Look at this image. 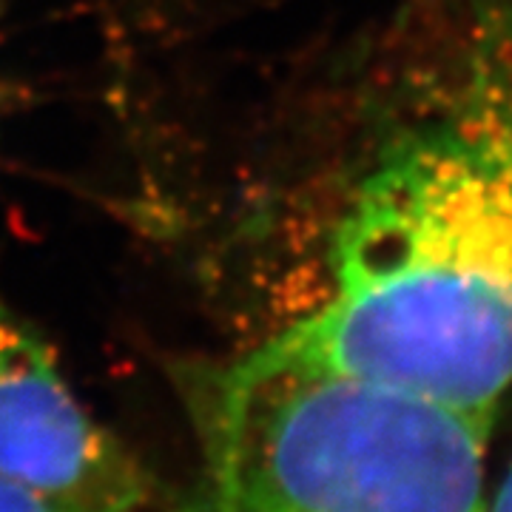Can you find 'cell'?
<instances>
[{"instance_id":"obj_2","label":"cell","mask_w":512,"mask_h":512,"mask_svg":"<svg viewBox=\"0 0 512 512\" xmlns=\"http://www.w3.org/2000/svg\"><path fill=\"white\" fill-rule=\"evenodd\" d=\"M194 512H484L493 421L259 348L191 365Z\"/></svg>"},{"instance_id":"obj_4","label":"cell","mask_w":512,"mask_h":512,"mask_svg":"<svg viewBox=\"0 0 512 512\" xmlns=\"http://www.w3.org/2000/svg\"><path fill=\"white\" fill-rule=\"evenodd\" d=\"M0 512H86L29 484L0 478Z\"/></svg>"},{"instance_id":"obj_5","label":"cell","mask_w":512,"mask_h":512,"mask_svg":"<svg viewBox=\"0 0 512 512\" xmlns=\"http://www.w3.org/2000/svg\"><path fill=\"white\" fill-rule=\"evenodd\" d=\"M484 512H512V464H510V470L504 473V478H501V484H498V490H495L493 501L484 507Z\"/></svg>"},{"instance_id":"obj_1","label":"cell","mask_w":512,"mask_h":512,"mask_svg":"<svg viewBox=\"0 0 512 512\" xmlns=\"http://www.w3.org/2000/svg\"><path fill=\"white\" fill-rule=\"evenodd\" d=\"M330 296L265 348L493 421L512 387V23L353 191Z\"/></svg>"},{"instance_id":"obj_3","label":"cell","mask_w":512,"mask_h":512,"mask_svg":"<svg viewBox=\"0 0 512 512\" xmlns=\"http://www.w3.org/2000/svg\"><path fill=\"white\" fill-rule=\"evenodd\" d=\"M0 478L86 512H143L146 467L74 396L55 353L0 305Z\"/></svg>"}]
</instances>
